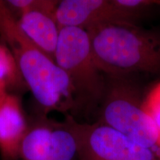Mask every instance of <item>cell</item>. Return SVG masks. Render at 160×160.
Instances as JSON below:
<instances>
[{"label": "cell", "mask_w": 160, "mask_h": 160, "mask_svg": "<svg viewBox=\"0 0 160 160\" xmlns=\"http://www.w3.org/2000/svg\"><path fill=\"white\" fill-rule=\"evenodd\" d=\"M11 10L19 12V14L29 11H40L54 15L59 1L54 0H8L5 1Z\"/></svg>", "instance_id": "obj_10"}, {"label": "cell", "mask_w": 160, "mask_h": 160, "mask_svg": "<svg viewBox=\"0 0 160 160\" xmlns=\"http://www.w3.org/2000/svg\"><path fill=\"white\" fill-rule=\"evenodd\" d=\"M142 108L155 126L160 145V82L156 85L143 99Z\"/></svg>", "instance_id": "obj_11"}, {"label": "cell", "mask_w": 160, "mask_h": 160, "mask_svg": "<svg viewBox=\"0 0 160 160\" xmlns=\"http://www.w3.org/2000/svg\"><path fill=\"white\" fill-rule=\"evenodd\" d=\"M92 54L102 73L112 77L160 73V37L134 23L109 22L88 30Z\"/></svg>", "instance_id": "obj_1"}, {"label": "cell", "mask_w": 160, "mask_h": 160, "mask_svg": "<svg viewBox=\"0 0 160 160\" xmlns=\"http://www.w3.org/2000/svg\"><path fill=\"white\" fill-rule=\"evenodd\" d=\"M22 160H80L77 138L66 119L41 121L28 128L19 151Z\"/></svg>", "instance_id": "obj_6"}, {"label": "cell", "mask_w": 160, "mask_h": 160, "mask_svg": "<svg viewBox=\"0 0 160 160\" xmlns=\"http://www.w3.org/2000/svg\"><path fill=\"white\" fill-rule=\"evenodd\" d=\"M11 64L5 50L0 48V90L5 87L6 81L11 77Z\"/></svg>", "instance_id": "obj_12"}, {"label": "cell", "mask_w": 160, "mask_h": 160, "mask_svg": "<svg viewBox=\"0 0 160 160\" xmlns=\"http://www.w3.org/2000/svg\"><path fill=\"white\" fill-rule=\"evenodd\" d=\"M28 128L17 99L3 95L0 99V152L4 160L19 158L20 145Z\"/></svg>", "instance_id": "obj_8"}, {"label": "cell", "mask_w": 160, "mask_h": 160, "mask_svg": "<svg viewBox=\"0 0 160 160\" xmlns=\"http://www.w3.org/2000/svg\"><path fill=\"white\" fill-rule=\"evenodd\" d=\"M54 61L71 79L78 98L96 101L105 93L102 75L95 64L86 30L61 28Z\"/></svg>", "instance_id": "obj_4"}, {"label": "cell", "mask_w": 160, "mask_h": 160, "mask_svg": "<svg viewBox=\"0 0 160 160\" xmlns=\"http://www.w3.org/2000/svg\"><path fill=\"white\" fill-rule=\"evenodd\" d=\"M157 5H160V1H158V4H157Z\"/></svg>", "instance_id": "obj_13"}, {"label": "cell", "mask_w": 160, "mask_h": 160, "mask_svg": "<svg viewBox=\"0 0 160 160\" xmlns=\"http://www.w3.org/2000/svg\"><path fill=\"white\" fill-rule=\"evenodd\" d=\"M68 122L77 138L80 160H160V154L100 122Z\"/></svg>", "instance_id": "obj_5"}, {"label": "cell", "mask_w": 160, "mask_h": 160, "mask_svg": "<svg viewBox=\"0 0 160 160\" xmlns=\"http://www.w3.org/2000/svg\"><path fill=\"white\" fill-rule=\"evenodd\" d=\"M105 93L101 117L98 122L160 154L157 130L143 111V99L139 92L128 84L116 82Z\"/></svg>", "instance_id": "obj_3"}, {"label": "cell", "mask_w": 160, "mask_h": 160, "mask_svg": "<svg viewBox=\"0 0 160 160\" xmlns=\"http://www.w3.org/2000/svg\"><path fill=\"white\" fill-rule=\"evenodd\" d=\"M24 34L38 49L54 60L60 28L54 15L40 11H29L20 14L18 20Z\"/></svg>", "instance_id": "obj_9"}, {"label": "cell", "mask_w": 160, "mask_h": 160, "mask_svg": "<svg viewBox=\"0 0 160 160\" xmlns=\"http://www.w3.org/2000/svg\"><path fill=\"white\" fill-rule=\"evenodd\" d=\"M19 73L45 111L72 108L77 94L71 79L56 62L26 39L11 48Z\"/></svg>", "instance_id": "obj_2"}, {"label": "cell", "mask_w": 160, "mask_h": 160, "mask_svg": "<svg viewBox=\"0 0 160 160\" xmlns=\"http://www.w3.org/2000/svg\"><path fill=\"white\" fill-rule=\"evenodd\" d=\"M139 15L124 0H62L54 13L59 27H74L86 31L109 22L134 23Z\"/></svg>", "instance_id": "obj_7"}]
</instances>
